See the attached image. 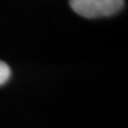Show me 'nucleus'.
I'll use <instances>...</instances> for the list:
<instances>
[{
    "mask_svg": "<svg viewBox=\"0 0 128 128\" xmlns=\"http://www.w3.org/2000/svg\"><path fill=\"white\" fill-rule=\"evenodd\" d=\"M75 13L84 18L110 17L120 12L124 0H69Z\"/></svg>",
    "mask_w": 128,
    "mask_h": 128,
    "instance_id": "obj_1",
    "label": "nucleus"
},
{
    "mask_svg": "<svg viewBox=\"0 0 128 128\" xmlns=\"http://www.w3.org/2000/svg\"><path fill=\"white\" fill-rule=\"evenodd\" d=\"M10 76H11V69L7 64L0 60V86H2L8 81Z\"/></svg>",
    "mask_w": 128,
    "mask_h": 128,
    "instance_id": "obj_2",
    "label": "nucleus"
}]
</instances>
